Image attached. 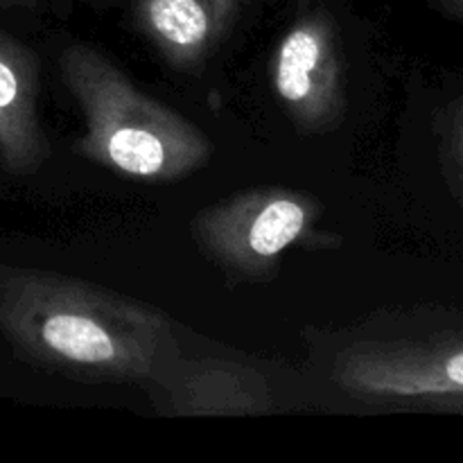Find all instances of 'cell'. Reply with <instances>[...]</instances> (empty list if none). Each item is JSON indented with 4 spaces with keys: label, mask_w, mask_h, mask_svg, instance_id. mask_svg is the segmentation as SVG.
I'll list each match as a JSON object with an SVG mask.
<instances>
[{
    "label": "cell",
    "mask_w": 463,
    "mask_h": 463,
    "mask_svg": "<svg viewBox=\"0 0 463 463\" xmlns=\"http://www.w3.org/2000/svg\"><path fill=\"white\" fill-rule=\"evenodd\" d=\"M0 337L39 369L81 383L149 384L176 355L170 317L107 288L0 262Z\"/></svg>",
    "instance_id": "6da1fadb"
},
{
    "label": "cell",
    "mask_w": 463,
    "mask_h": 463,
    "mask_svg": "<svg viewBox=\"0 0 463 463\" xmlns=\"http://www.w3.org/2000/svg\"><path fill=\"white\" fill-rule=\"evenodd\" d=\"M34 0H0V7H16V5H32Z\"/></svg>",
    "instance_id": "8fae6325"
},
{
    "label": "cell",
    "mask_w": 463,
    "mask_h": 463,
    "mask_svg": "<svg viewBox=\"0 0 463 463\" xmlns=\"http://www.w3.org/2000/svg\"><path fill=\"white\" fill-rule=\"evenodd\" d=\"M59 72L84 118L80 152L120 176L170 184L202 170L213 143L194 122L143 93L86 43L59 54Z\"/></svg>",
    "instance_id": "7a4b0ae2"
},
{
    "label": "cell",
    "mask_w": 463,
    "mask_h": 463,
    "mask_svg": "<svg viewBox=\"0 0 463 463\" xmlns=\"http://www.w3.org/2000/svg\"><path fill=\"white\" fill-rule=\"evenodd\" d=\"M333 380L369 405L463 411V333L353 344L335 362Z\"/></svg>",
    "instance_id": "277c9868"
},
{
    "label": "cell",
    "mask_w": 463,
    "mask_h": 463,
    "mask_svg": "<svg viewBox=\"0 0 463 463\" xmlns=\"http://www.w3.org/2000/svg\"><path fill=\"white\" fill-rule=\"evenodd\" d=\"M251 0H134V21L158 57L197 71L213 57Z\"/></svg>",
    "instance_id": "52a82bcc"
},
{
    "label": "cell",
    "mask_w": 463,
    "mask_h": 463,
    "mask_svg": "<svg viewBox=\"0 0 463 463\" xmlns=\"http://www.w3.org/2000/svg\"><path fill=\"white\" fill-rule=\"evenodd\" d=\"M439 154L452 194L463 206V98L452 99L437 116Z\"/></svg>",
    "instance_id": "9c48e42d"
},
{
    "label": "cell",
    "mask_w": 463,
    "mask_h": 463,
    "mask_svg": "<svg viewBox=\"0 0 463 463\" xmlns=\"http://www.w3.org/2000/svg\"><path fill=\"white\" fill-rule=\"evenodd\" d=\"M50 143L39 116V59L0 30V167L27 176L41 170Z\"/></svg>",
    "instance_id": "ba28073f"
},
{
    "label": "cell",
    "mask_w": 463,
    "mask_h": 463,
    "mask_svg": "<svg viewBox=\"0 0 463 463\" xmlns=\"http://www.w3.org/2000/svg\"><path fill=\"white\" fill-rule=\"evenodd\" d=\"M161 407L172 416H258L274 410L276 398L258 369L240 362L179 355L152 380Z\"/></svg>",
    "instance_id": "8992f818"
},
{
    "label": "cell",
    "mask_w": 463,
    "mask_h": 463,
    "mask_svg": "<svg viewBox=\"0 0 463 463\" xmlns=\"http://www.w3.org/2000/svg\"><path fill=\"white\" fill-rule=\"evenodd\" d=\"M324 206L306 190L253 188L203 208L190 224L199 251L229 276L265 279L285 251L321 242ZM324 244V242H321Z\"/></svg>",
    "instance_id": "3957f363"
},
{
    "label": "cell",
    "mask_w": 463,
    "mask_h": 463,
    "mask_svg": "<svg viewBox=\"0 0 463 463\" xmlns=\"http://www.w3.org/2000/svg\"><path fill=\"white\" fill-rule=\"evenodd\" d=\"M441 5L448 14H452V16L463 21V0H441Z\"/></svg>",
    "instance_id": "30bf717a"
},
{
    "label": "cell",
    "mask_w": 463,
    "mask_h": 463,
    "mask_svg": "<svg viewBox=\"0 0 463 463\" xmlns=\"http://www.w3.org/2000/svg\"><path fill=\"white\" fill-rule=\"evenodd\" d=\"M274 90L301 134H326L346 118L342 34L328 9L307 3L280 39Z\"/></svg>",
    "instance_id": "5b68a950"
}]
</instances>
